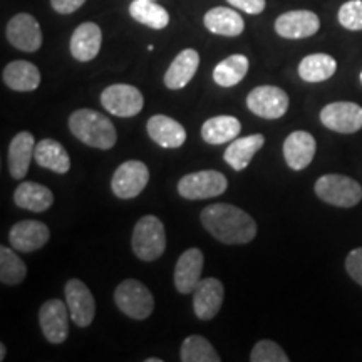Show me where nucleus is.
<instances>
[{
    "label": "nucleus",
    "mask_w": 362,
    "mask_h": 362,
    "mask_svg": "<svg viewBox=\"0 0 362 362\" xmlns=\"http://www.w3.org/2000/svg\"><path fill=\"white\" fill-rule=\"evenodd\" d=\"M198 66H200V54L194 49H185L175 57L166 71L165 86L168 89H183L197 74Z\"/></svg>",
    "instance_id": "nucleus-23"
},
{
    "label": "nucleus",
    "mask_w": 362,
    "mask_h": 362,
    "mask_svg": "<svg viewBox=\"0 0 362 362\" xmlns=\"http://www.w3.org/2000/svg\"><path fill=\"white\" fill-rule=\"evenodd\" d=\"M13 202L19 208L40 214L52 206L54 194L44 185L35 183V181H22L13 193Z\"/></svg>",
    "instance_id": "nucleus-25"
},
{
    "label": "nucleus",
    "mask_w": 362,
    "mask_h": 362,
    "mask_svg": "<svg viewBox=\"0 0 362 362\" xmlns=\"http://www.w3.org/2000/svg\"><path fill=\"white\" fill-rule=\"evenodd\" d=\"M101 104L104 110L117 117H133L141 112L144 98L134 86L112 84L101 93Z\"/></svg>",
    "instance_id": "nucleus-7"
},
{
    "label": "nucleus",
    "mask_w": 362,
    "mask_h": 362,
    "mask_svg": "<svg viewBox=\"0 0 362 362\" xmlns=\"http://www.w3.org/2000/svg\"><path fill=\"white\" fill-rule=\"evenodd\" d=\"M146 362H161V359H156V357H151V359H146Z\"/></svg>",
    "instance_id": "nucleus-40"
},
{
    "label": "nucleus",
    "mask_w": 362,
    "mask_h": 362,
    "mask_svg": "<svg viewBox=\"0 0 362 362\" xmlns=\"http://www.w3.org/2000/svg\"><path fill=\"white\" fill-rule=\"evenodd\" d=\"M6 354H7V351H6V344H0V361L6 359Z\"/></svg>",
    "instance_id": "nucleus-39"
},
{
    "label": "nucleus",
    "mask_w": 362,
    "mask_h": 362,
    "mask_svg": "<svg viewBox=\"0 0 362 362\" xmlns=\"http://www.w3.org/2000/svg\"><path fill=\"white\" fill-rule=\"evenodd\" d=\"M7 40L22 52H35L42 45V30L35 17L30 13H17L8 21Z\"/></svg>",
    "instance_id": "nucleus-13"
},
{
    "label": "nucleus",
    "mask_w": 362,
    "mask_h": 362,
    "mask_svg": "<svg viewBox=\"0 0 362 362\" xmlns=\"http://www.w3.org/2000/svg\"><path fill=\"white\" fill-rule=\"evenodd\" d=\"M205 257L200 248H188L180 255L175 267V287L183 296L193 293L202 280Z\"/></svg>",
    "instance_id": "nucleus-16"
},
{
    "label": "nucleus",
    "mask_w": 362,
    "mask_h": 362,
    "mask_svg": "<svg viewBox=\"0 0 362 362\" xmlns=\"http://www.w3.org/2000/svg\"><path fill=\"white\" fill-rule=\"evenodd\" d=\"M203 24L211 34L225 35V37H237L245 29L242 16L228 7H214L208 11Z\"/></svg>",
    "instance_id": "nucleus-26"
},
{
    "label": "nucleus",
    "mask_w": 362,
    "mask_h": 362,
    "mask_svg": "<svg viewBox=\"0 0 362 362\" xmlns=\"http://www.w3.org/2000/svg\"><path fill=\"white\" fill-rule=\"evenodd\" d=\"M16 252V248L0 247V280L4 285H19L27 275V267Z\"/></svg>",
    "instance_id": "nucleus-33"
},
{
    "label": "nucleus",
    "mask_w": 362,
    "mask_h": 362,
    "mask_svg": "<svg viewBox=\"0 0 362 362\" xmlns=\"http://www.w3.org/2000/svg\"><path fill=\"white\" fill-rule=\"evenodd\" d=\"M35 153V139L29 131H21L8 144V171L16 180H22L29 171Z\"/></svg>",
    "instance_id": "nucleus-21"
},
{
    "label": "nucleus",
    "mask_w": 362,
    "mask_h": 362,
    "mask_svg": "<svg viewBox=\"0 0 362 362\" xmlns=\"http://www.w3.org/2000/svg\"><path fill=\"white\" fill-rule=\"evenodd\" d=\"M250 62L243 54H233V56L223 59L214 69V81L220 88H233L247 76Z\"/></svg>",
    "instance_id": "nucleus-31"
},
{
    "label": "nucleus",
    "mask_w": 362,
    "mask_h": 362,
    "mask_svg": "<svg viewBox=\"0 0 362 362\" xmlns=\"http://www.w3.org/2000/svg\"><path fill=\"white\" fill-rule=\"evenodd\" d=\"M242 124L235 116H215L202 126V138L208 144H225L237 139Z\"/></svg>",
    "instance_id": "nucleus-29"
},
{
    "label": "nucleus",
    "mask_w": 362,
    "mask_h": 362,
    "mask_svg": "<svg viewBox=\"0 0 362 362\" xmlns=\"http://www.w3.org/2000/svg\"><path fill=\"white\" fill-rule=\"evenodd\" d=\"M315 138L307 131H293L284 141V158L288 168L300 171L310 165L315 156Z\"/></svg>",
    "instance_id": "nucleus-18"
},
{
    "label": "nucleus",
    "mask_w": 362,
    "mask_h": 362,
    "mask_svg": "<svg viewBox=\"0 0 362 362\" xmlns=\"http://www.w3.org/2000/svg\"><path fill=\"white\" fill-rule=\"evenodd\" d=\"M149 170L143 161L129 160L117 166L111 180V189L121 200H131L146 188Z\"/></svg>",
    "instance_id": "nucleus-8"
},
{
    "label": "nucleus",
    "mask_w": 362,
    "mask_h": 362,
    "mask_svg": "<svg viewBox=\"0 0 362 362\" xmlns=\"http://www.w3.org/2000/svg\"><path fill=\"white\" fill-rule=\"evenodd\" d=\"M180 359L183 362H220V356L208 339L189 336L181 344Z\"/></svg>",
    "instance_id": "nucleus-32"
},
{
    "label": "nucleus",
    "mask_w": 362,
    "mask_h": 362,
    "mask_svg": "<svg viewBox=\"0 0 362 362\" xmlns=\"http://www.w3.org/2000/svg\"><path fill=\"white\" fill-rule=\"evenodd\" d=\"M115 304L129 319L144 320L155 310V297L139 280L128 279L116 287Z\"/></svg>",
    "instance_id": "nucleus-5"
},
{
    "label": "nucleus",
    "mask_w": 362,
    "mask_h": 362,
    "mask_svg": "<svg viewBox=\"0 0 362 362\" xmlns=\"http://www.w3.org/2000/svg\"><path fill=\"white\" fill-rule=\"evenodd\" d=\"M228 188L226 176L215 170L189 173L178 181V193L185 200H208L220 197Z\"/></svg>",
    "instance_id": "nucleus-6"
},
{
    "label": "nucleus",
    "mask_w": 362,
    "mask_h": 362,
    "mask_svg": "<svg viewBox=\"0 0 362 362\" xmlns=\"http://www.w3.org/2000/svg\"><path fill=\"white\" fill-rule=\"evenodd\" d=\"M51 238L49 226L37 220H22L17 221L8 232V242L11 247L17 252L30 253L42 248Z\"/></svg>",
    "instance_id": "nucleus-14"
},
{
    "label": "nucleus",
    "mask_w": 362,
    "mask_h": 362,
    "mask_svg": "<svg viewBox=\"0 0 362 362\" xmlns=\"http://www.w3.org/2000/svg\"><path fill=\"white\" fill-rule=\"evenodd\" d=\"M346 270L351 275V279L362 287V247L349 252L346 259Z\"/></svg>",
    "instance_id": "nucleus-36"
},
{
    "label": "nucleus",
    "mask_w": 362,
    "mask_h": 362,
    "mask_svg": "<svg viewBox=\"0 0 362 362\" xmlns=\"http://www.w3.org/2000/svg\"><path fill=\"white\" fill-rule=\"evenodd\" d=\"M71 133L96 149H111L116 144L117 133L110 117L94 110H78L69 117Z\"/></svg>",
    "instance_id": "nucleus-2"
},
{
    "label": "nucleus",
    "mask_w": 362,
    "mask_h": 362,
    "mask_svg": "<svg viewBox=\"0 0 362 362\" xmlns=\"http://www.w3.org/2000/svg\"><path fill=\"white\" fill-rule=\"evenodd\" d=\"M86 4V0H51V6L57 13L67 16V13H74L79 11Z\"/></svg>",
    "instance_id": "nucleus-38"
},
{
    "label": "nucleus",
    "mask_w": 362,
    "mask_h": 362,
    "mask_svg": "<svg viewBox=\"0 0 362 362\" xmlns=\"http://www.w3.org/2000/svg\"><path fill=\"white\" fill-rule=\"evenodd\" d=\"M71 319L78 327H88L96 317V300L83 280L71 279L64 287Z\"/></svg>",
    "instance_id": "nucleus-11"
},
{
    "label": "nucleus",
    "mask_w": 362,
    "mask_h": 362,
    "mask_svg": "<svg viewBox=\"0 0 362 362\" xmlns=\"http://www.w3.org/2000/svg\"><path fill=\"white\" fill-rule=\"evenodd\" d=\"M34 160L40 168L51 170L57 175H66L71 170V158L66 148L56 139L45 138L35 144Z\"/></svg>",
    "instance_id": "nucleus-27"
},
{
    "label": "nucleus",
    "mask_w": 362,
    "mask_h": 362,
    "mask_svg": "<svg viewBox=\"0 0 362 362\" xmlns=\"http://www.w3.org/2000/svg\"><path fill=\"white\" fill-rule=\"evenodd\" d=\"M319 29V17L310 11L285 12L275 21V33L284 39H305L317 34Z\"/></svg>",
    "instance_id": "nucleus-17"
},
{
    "label": "nucleus",
    "mask_w": 362,
    "mask_h": 362,
    "mask_svg": "<svg viewBox=\"0 0 362 362\" xmlns=\"http://www.w3.org/2000/svg\"><path fill=\"white\" fill-rule=\"evenodd\" d=\"M337 71L336 59L329 54H310V56L304 57L298 64V76L305 83L315 84L324 83L332 78Z\"/></svg>",
    "instance_id": "nucleus-28"
},
{
    "label": "nucleus",
    "mask_w": 362,
    "mask_h": 362,
    "mask_svg": "<svg viewBox=\"0 0 362 362\" xmlns=\"http://www.w3.org/2000/svg\"><path fill=\"white\" fill-rule=\"evenodd\" d=\"M320 123L336 133H357L362 129V107L349 101L330 103L320 111Z\"/></svg>",
    "instance_id": "nucleus-10"
},
{
    "label": "nucleus",
    "mask_w": 362,
    "mask_h": 362,
    "mask_svg": "<svg viewBox=\"0 0 362 362\" xmlns=\"http://www.w3.org/2000/svg\"><path fill=\"white\" fill-rule=\"evenodd\" d=\"M225 288L218 279H202L193 292L194 315L202 320H211L223 304Z\"/></svg>",
    "instance_id": "nucleus-15"
},
{
    "label": "nucleus",
    "mask_w": 362,
    "mask_h": 362,
    "mask_svg": "<svg viewBox=\"0 0 362 362\" xmlns=\"http://www.w3.org/2000/svg\"><path fill=\"white\" fill-rule=\"evenodd\" d=\"M226 2L250 16H259L265 11V0H226Z\"/></svg>",
    "instance_id": "nucleus-37"
},
{
    "label": "nucleus",
    "mask_w": 362,
    "mask_h": 362,
    "mask_svg": "<svg viewBox=\"0 0 362 362\" xmlns=\"http://www.w3.org/2000/svg\"><path fill=\"white\" fill-rule=\"evenodd\" d=\"M134 255L143 262H155L166 250V232L163 221L155 215L141 216L136 221L131 238Z\"/></svg>",
    "instance_id": "nucleus-3"
},
{
    "label": "nucleus",
    "mask_w": 362,
    "mask_h": 362,
    "mask_svg": "<svg viewBox=\"0 0 362 362\" xmlns=\"http://www.w3.org/2000/svg\"><path fill=\"white\" fill-rule=\"evenodd\" d=\"M103 33L94 22H84L71 35V54L76 61L89 62L101 51Z\"/></svg>",
    "instance_id": "nucleus-20"
},
{
    "label": "nucleus",
    "mask_w": 362,
    "mask_h": 362,
    "mask_svg": "<svg viewBox=\"0 0 362 362\" xmlns=\"http://www.w3.org/2000/svg\"><path fill=\"white\" fill-rule=\"evenodd\" d=\"M2 81L12 90L30 93L39 88L40 71L29 61H12L4 69Z\"/></svg>",
    "instance_id": "nucleus-22"
},
{
    "label": "nucleus",
    "mask_w": 362,
    "mask_h": 362,
    "mask_svg": "<svg viewBox=\"0 0 362 362\" xmlns=\"http://www.w3.org/2000/svg\"><path fill=\"white\" fill-rule=\"evenodd\" d=\"M287 93L277 86H259L252 89L247 96V106L253 115L264 119H279L288 110Z\"/></svg>",
    "instance_id": "nucleus-9"
},
{
    "label": "nucleus",
    "mask_w": 362,
    "mask_h": 362,
    "mask_svg": "<svg viewBox=\"0 0 362 362\" xmlns=\"http://www.w3.org/2000/svg\"><path fill=\"white\" fill-rule=\"evenodd\" d=\"M361 84H362V71H361Z\"/></svg>",
    "instance_id": "nucleus-41"
},
{
    "label": "nucleus",
    "mask_w": 362,
    "mask_h": 362,
    "mask_svg": "<svg viewBox=\"0 0 362 362\" xmlns=\"http://www.w3.org/2000/svg\"><path fill=\"white\" fill-rule=\"evenodd\" d=\"M129 16L139 24L155 30L165 29L170 24V13L156 4V0H134L129 6Z\"/></svg>",
    "instance_id": "nucleus-30"
},
{
    "label": "nucleus",
    "mask_w": 362,
    "mask_h": 362,
    "mask_svg": "<svg viewBox=\"0 0 362 362\" xmlns=\"http://www.w3.org/2000/svg\"><path fill=\"white\" fill-rule=\"evenodd\" d=\"M314 189L324 203L339 208H352L362 200V187L351 176L324 175L315 181Z\"/></svg>",
    "instance_id": "nucleus-4"
},
{
    "label": "nucleus",
    "mask_w": 362,
    "mask_h": 362,
    "mask_svg": "<svg viewBox=\"0 0 362 362\" xmlns=\"http://www.w3.org/2000/svg\"><path fill=\"white\" fill-rule=\"evenodd\" d=\"M146 131L149 138L155 141L158 146L166 149H176L183 146L187 141V131L178 121L165 115H155L148 119Z\"/></svg>",
    "instance_id": "nucleus-19"
},
{
    "label": "nucleus",
    "mask_w": 362,
    "mask_h": 362,
    "mask_svg": "<svg viewBox=\"0 0 362 362\" xmlns=\"http://www.w3.org/2000/svg\"><path fill=\"white\" fill-rule=\"evenodd\" d=\"M69 309L66 302L51 298L39 310V324L44 337L51 344H62L69 336Z\"/></svg>",
    "instance_id": "nucleus-12"
},
{
    "label": "nucleus",
    "mask_w": 362,
    "mask_h": 362,
    "mask_svg": "<svg viewBox=\"0 0 362 362\" xmlns=\"http://www.w3.org/2000/svg\"><path fill=\"white\" fill-rule=\"evenodd\" d=\"M252 362H288V356L274 341H259L250 352Z\"/></svg>",
    "instance_id": "nucleus-34"
},
{
    "label": "nucleus",
    "mask_w": 362,
    "mask_h": 362,
    "mask_svg": "<svg viewBox=\"0 0 362 362\" xmlns=\"http://www.w3.org/2000/svg\"><path fill=\"white\" fill-rule=\"evenodd\" d=\"M264 134H252L245 136V138L233 139V141L228 144V148L225 149L223 160L226 165L232 166L235 171H242L250 165L253 156L264 148Z\"/></svg>",
    "instance_id": "nucleus-24"
},
{
    "label": "nucleus",
    "mask_w": 362,
    "mask_h": 362,
    "mask_svg": "<svg viewBox=\"0 0 362 362\" xmlns=\"http://www.w3.org/2000/svg\"><path fill=\"white\" fill-rule=\"evenodd\" d=\"M200 220L203 228L225 245H245L257 235V221L242 208L228 203L206 206Z\"/></svg>",
    "instance_id": "nucleus-1"
},
{
    "label": "nucleus",
    "mask_w": 362,
    "mask_h": 362,
    "mask_svg": "<svg viewBox=\"0 0 362 362\" xmlns=\"http://www.w3.org/2000/svg\"><path fill=\"white\" fill-rule=\"evenodd\" d=\"M339 24L347 30H362V0H349L339 8Z\"/></svg>",
    "instance_id": "nucleus-35"
}]
</instances>
